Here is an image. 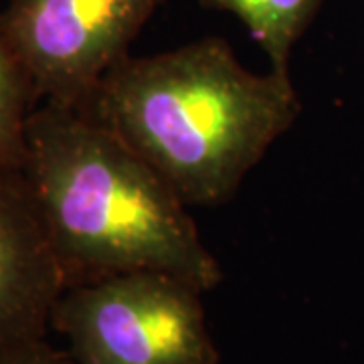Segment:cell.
<instances>
[{"mask_svg":"<svg viewBox=\"0 0 364 364\" xmlns=\"http://www.w3.org/2000/svg\"><path fill=\"white\" fill-rule=\"evenodd\" d=\"M39 97L0 26V168H23L26 124Z\"/></svg>","mask_w":364,"mask_h":364,"instance_id":"obj_7","label":"cell"},{"mask_svg":"<svg viewBox=\"0 0 364 364\" xmlns=\"http://www.w3.org/2000/svg\"><path fill=\"white\" fill-rule=\"evenodd\" d=\"M23 172L65 287L130 272L172 273L205 294L223 282L181 195L83 109L37 104Z\"/></svg>","mask_w":364,"mask_h":364,"instance_id":"obj_1","label":"cell"},{"mask_svg":"<svg viewBox=\"0 0 364 364\" xmlns=\"http://www.w3.org/2000/svg\"><path fill=\"white\" fill-rule=\"evenodd\" d=\"M210 9L233 13L267 53L273 71L289 73L294 45L312 23L322 0H203Z\"/></svg>","mask_w":364,"mask_h":364,"instance_id":"obj_6","label":"cell"},{"mask_svg":"<svg viewBox=\"0 0 364 364\" xmlns=\"http://www.w3.org/2000/svg\"><path fill=\"white\" fill-rule=\"evenodd\" d=\"M0 364H77V360L69 350L51 346L47 336H39L2 344Z\"/></svg>","mask_w":364,"mask_h":364,"instance_id":"obj_8","label":"cell"},{"mask_svg":"<svg viewBox=\"0 0 364 364\" xmlns=\"http://www.w3.org/2000/svg\"><path fill=\"white\" fill-rule=\"evenodd\" d=\"M152 164L188 207L231 200L299 116L289 73H253L223 39L124 57L81 105Z\"/></svg>","mask_w":364,"mask_h":364,"instance_id":"obj_2","label":"cell"},{"mask_svg":"<svg viewBox=\"0 0 364 364\" xmlns=\"http://www.w3.org/2000/svg\"><path fill=\"white\" fill-rule=\"evenodd\" d=\"M203 294L172 273H117L65 287L51 330L77 364H219Z\"/></svg>","mask_w":364,"mask_h":364,"instance_id":"obj_3","label":"cell"},{"mask_svg":"<svg viewBox=\"0 0 364 364\" xmlns=\"http://www.w3.org/2000/svg\"><path fill=\"white\" fill-rule=\"evenodd\" d=\"M65 277L23 168H0V346L47 336Z\"/></svg>","mask_w":364,"mask_h":364,"instance_id":"obj_5","label":"cell"},{"mask_svg":"<svg viewBox=\"0 0 364 364\" xmlns=\"http://www.w3.org/2000/svg\"><path fill=\"white\" fill-rule=\"evenodd\" d=\"M166 0H9L2 33L39 102L81 107Z\"/></svg>","mask_w":364,"mask_h":364,"instance_id":"obj_4","label":"cell"}]
</instances>
